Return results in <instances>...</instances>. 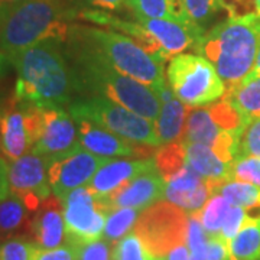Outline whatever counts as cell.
<instances>
[{
	"label": "cell",
	"mask_w": 260,
	"mask_h": 260,
	"mask_svg": "<svg viewBox=\"0 0 260 260\" xmlns=\"http://www.w3.org/2000/svg\"><path fill=\"white\" fill-rule=\"evenodd\" d=\"M207 260H230L229 242L221 234H208L207 247H205Z\"/></svg>",
	"instance_id": "39"
},
{
	"label": "cell",
	"mask_w": 260,
	"mask_h": 260,
	"mask_svg": "<svg viewBox=\"0 0 260 260\" xmlns=\"http://www.w3.org/2000/svg\"><path fill=\"white\" fill-rule=\"evenodd\" d=\"M143 243L135 233H129L121 240L113 244V260H152Z\"/></svg>",
	"instance_id": "32"
},
{
	"label": "cell",
	"mask_w": 260,
	"mask_h": 260,
	"mask_svg": "<svg viewBox=\"0 0 260 260\" xmlns=\"http://www.w3.org/2000/svg\"><path fill=\"white\" fill-rule=\"evenodd\" d=\"M182 5L189 22L203 30L208 19L221 8L220 0H182Z\"/></svg>",
	"instance_id": "34"
},
{
	"label": "cell",
	"mask_w": 260,
	"mask_h": 260,
	"mask_svg": "<svg viewBox=\"0 0 260 260\" xmlns=\"http://www.w3.org/2000/svg\"><path fill=\"white\" fill-rule=\"evenodd\" d=\"M87 41L121 74L146 84L158 94L168 87L164 75L165 62L149 54L135 39L120 32L90 28L87 29Z\"/></svg>",
	"instance_id": "5"
},
{
	"label": "cell",
	"mask_w": 260,
	"mask_h": 260,
	"mask_svg": "<svg viewBox=\"0 0 260 260\" xmlns=\"http://www.w3.org/2000/svg\"><path fill=\"white\" fill-rule=\"evenodd\" d=\"M185 145V164L200 177L211 182L214 191L218 192L224 182L230 181L232 165L221 159L210 146L201 143H184Z\"/></svg>",
	"instance_id": "21"
},
{
	"label": "cell",
	"mask_w": 260,
	"mask_h": 260,
	"mask_svg": "<svg viewBox=\"0 0 260 260\" xmlns=\"http://www.w3.org/2000/svg\"><path fill=\"white\" fill-rule=\"evenodd\" d=\"M29 237L39 249H54L67 242L64 218V201L51 195L32 214Z\"/></svg>",
	"instance_id": "19"
},
{
	"label": "cell",
	"mask_w": 260,
	"mask_h": 260,
	"mask_svg": "<svg viewBox=\"0 0 260 260\" xmlns=\"http://www.w3.org/2000/svg\"><path fill=\"white\" fill-rule=\"evenodd\" d=\"M138 22L158 44L167 61L194 47L195 42L205 34V30L189 22L169 19H138Z\"/></svg>",
	"instance_id": "15"
},
{
	"label": "cell",
	"mask_w": 260,
	"mask_h": 260,
	"mask_svg": "<svg viewBox=\"0 0 260 260\" xmlns=\"http://www.w3.org/2000/svg\"><path fill=\"white\" fill-rule=\"evenodd\" d=\"M230 207L232 204L224 198L223 195L215 192L208 198L204 207L198 213H195L207 234H221L224 218L229 213Z\"/></svg>",
	"instance_id": "29"
},
{
	"label": "cell",
	"mask_w": 260,
	"mask_h": 260,
	"mask_svg": "<svg viewBox=\"0 0 260 260\" xmlns=\"http://www.w3.org/2000/svg\"><path fill=\"white\" fill-rule=\"evenodd\" d=\"M37 130L34 104L0 113V150L10 160L32 153Z\"/></svg>",
	"instance_id": "13"
},
{
	"label": "cell",
	"mask_w": 260,
	"mask_h": 260,
	"mask_svg": "<svg viewBox=\"0 0 260 260\" xmlns=\"http://www.w3.org/2000/svg\"><path fill=\"white\" fill-rule=\"evenodd\" d=\"M249 217L250 215L247 214V211L244 208L237 207V205H232L229 213L225 215V218H224L223 227H221V236L227 242H230L233 237L239 233V230L242 229V225Z\"/></svg>",
	"instance_id": "38"
},
{
	"label": "cell",
	"mask_w": 260,
	"mask_h": 260,
	"mask_svg": "<svg viewBox=\"0 0 260 260\" xmlns=\"http://www.w3.org/2000/svg\"><path fill=\"white\" fill-rule=\"evenodd\" d=\"M139 215V210L136 208H113L107 215L103 237L112 244L117 243L129 234L138 221Z\"/></svg>",
	"instance_id": "28"
},
{
	"label": "cell",
	"mask_w": 260,
	"mask_h": 260,
	"mask_svg": "<svg viewBox=\"0 0 260 260\" xmlns=\"http://www.w3.org/2000/svg\"><path fill=\"white\" fill-rule=\"evenodd\" d=\"M95 6H100L104 9L117 10L120 9L123 5H126V0H90Z\"/></svg>",
	"instance_id": "43"
},
{
	"label": "cell",
	"mask_w": 260,
	"mask_h": 260,
	"mask_svg": "<svg viewBox=\"0 0 260 260\" xmlns=\"http://www.w3.org/2000/svg\"><path fill=\"white\" fill-rule=\"evenodd\" d=\"M189 214L169 201H159L140 213L133 233L153 257H167L186 244Z\"/></svg>",
	"instance_id": "8"
},
{
	"label": "cell",
	"mask_w": 260,
	"mask_h": 260,
	"mask_svg": "<svg viewBox=\"0 0 260 260\" xmlns=\"http://www.w3.org/2000/svg\"><path fill=\"white\" fill-rule=\"evenodd\" d=\"M34 107L37 113V130L32 153L51 160L80 146L74 119L61 106L34 104Z\"/></svg>",
	"instance_id": "10"
},
{
	"label": "cell",
	"mask_w": 260,
	"mask_h": 260,
	"mask_svg": "<svg viewBox=\"0 0 260 260\" xmlns=\"http://www.w3.org/2000/svg\"><path fill=\"white\" fill-rule=\"evenodd\" d=\"M9 194V165L6 162V159L0 156V201L8 198Z\"/></svg>",
	"instance_id": "41"
},
{
	"label": "cell",
	"mask_w": 260,
	"mask_h": 260,
	"mask_svg": "<svg viewBox=\"0 0 260 260\" xmlns=\"http://www.w3.org/2000/svg\"><path fill=\"white\" fill-rule=\"evenodd\" d=\"M152 260H165V259H164V257H153Z\"/></svg>",
	"instance_id": "49"
},
{
	"label": "cell",
	"mask_w": 260,
	"mask_h": 260,
	"mask_svg": "<svg viewBox=\"0 0 260 260\" xmlns=\"http://www.w3.org/2000/svg\"><path fill=\"white\" fill-rule=\"evenodd\" d=\"M16 68L15 94L20 102L61 106L70 100L74 77L67 65L59 41H44L9 59Z\"/></svg>",
	"instance_id": "1"
},
{
	"label": "cell",
	"mask_w": 260,
	"mask_h": 260,
	"mask_svg": "<svg viewBox=\"0 0 260 260\" xmlns=\"http://www.w3.org/2000/svg\"><path fill=\"white\" fill-rule=\"evenodd\" d=\"M194 48L214 65L229 91L254 67L260 48V16L229 18L201 35Z\"/></svg>",
	"instance_id": "2"
},
{
	"label": "cell",
	"mask_w": 260,
	"mask_h": 260,
	"mask_svg": "<svg viewBox=\"0 0 260 260\" xmlns=\"http://www.w3.org/2000/svg\"><path fill=\"white\" fill-rule=\"evenodd\" d=\"M8 62H10L9 58L5 55V54H2V52H0V75L5 73V70H6V65H8Z\"/></svg>",
	"instance_id": "44"
},
{
	"label": "cell",
	"mask_w": 260,
	"mask_h": 260,
	"mask_svg": "<svg viewBox=\"0 0 260 260\" xmlns=\"http://www.w3.org/2000/svg\"><path fill=\"white\" fill-rule=\"evenodd\" d=\"M253 155L260 158V117L250 120L243 129L237 155Z\"/></svg>",
	"instance_id": "37"
},
{
	"label": "cell",
	"mask_w": 260,
	"mask_h": 260,
	"mask_svg": "<svg viewBox=\"0 0 260 260\" xmlns=\"http://www.w3.org/2000/svg\"><path fill=\"white\" fill-rule=\"evenodd\" d=\"M224 99L239 110L246 123L260 117V75H247L230 88Z\"/></svg>",
	"instance_id": "24"
},
{
	"label": "cell",
	"mask_w": 260,
	"mask_h": 260,
	"mask_svg": "<svg viewBox=\"0 0 260 260\" xmlns=\"http://www.w3.org/2000/svg\"><path fill=\"white\" fill-rule=\"evenodd\" d=\"M70 114L74 119H85L110 130L124 139L140 146L156 148L160 140L155 121H150L106 97H90L70 106Z\"/></svg>",
	"instance_id": "7"
},
{
	"label": "cell",
	"mask_w": 260,
	"mask_h": 260,
	"mask_svg": "<svg viewBox=\"0 0 260 260\" xmlns=\"http://www.w3.org/2000/svg\"><path fill=\"white\" fill-rule=\"evenodd\" d=\"M207 233L197 214H189V225L186 236V247L191 254V260H207L205 247H207Z\"/></svg>",
	"instance_id": "35"
},
{
	"label": "cell",
	"mask_w": 260,
	"mask_h": 260,
	"mask_svg": "<svg viewBox=\"0 0 260 260\" xmlns=\"http://www.w3.org/2000/svg\"><path fill=\"white\" fill-rule=\"evenodd\" d=\"M38 249L26 237H13L0 243V260H34Z\"/></svg>",
	"instance_id": "33"
},
{
	"label": "cell",
	"mask_w": 260,
	"mask_h": 260,
	"mask_svg": "<svg viewBox=\"0 0 260 260\" xmlns=\"http://www.w3.org/2000/svg\"><path fill=\"white\" fill-rule=\"evenodd\" d=\"M155 164L158 168L159 174L167 182L171 177H174L182 168L186 167L185 164V145L182 140H177L168 145H162L155 155Z\"/></svg>",
	"instance_id": "30"
},
{
	"label": "cell",
	"mask_w": 260,
	"mask_h": 260,
	"mask_svg": "<svg viewBox=\"0 0 260 260\" xmlns=\"http://www.w3.org/2000/svg\"><path fill=\"white\" fill-rule=\"evenodd\" d=\"M213 194L215 191L211 182L200 177L189 167H185L168 179L164 198L181 207L188 214H195L204 207Z\"/></svg>",
	"instance_id": "17"
},
{
	"label": "cell",
	"mask_w": 260,
	"mask_h": 260,
	"mask_svg": "<svg viewBox=\"0 0 260 260\" xmlns=\"http://www.w3.org/2000/svg\"><path fill=\"white\" fill-rule=\"evenodd\" d=\"M253 2H254V12L257 16H260V0H253Z\"/></svg>",
	"instance_id": "48"
},
{
	"label": "cell",
	"mask_w": 260,
	"mask_h": 260,
	"mask_svg": "<svg viewBox=\"0 0 260 260\" xmlns=\"http://www.w3.org/2000/svg\"><path fill=\"white\" fill-rule=\"evenodd\" d=\"M80 67L83 70L84 84L91 90L148 120L155 121L158 119L162 109V100L158 93L146 84L121 74L94 48L81 54Z\"/></svg>",
	"instance_id": "4"
},
{
	"label": "cell",
	"mask_w": 260,
	"mask_h": 260,
	"mask_svg": "<svg viewBox=\"0 0 260 260\" xmlns=\"http://www.w3.org/2000/svg\"><path fill=\"white\" fill-rule=\"evenodd\" d=\"M77 260H113V244L104 237L74 246Z\"/></svg>",
	"instance_id": "36"
},
{
	"label": "cell",
	"mask_w": 260,
	"mask_h": 260,
	"mask_svg": "<svg viewBox=\"0 0 260 260\" xmlns=\"http://www.w3.org/2000/svg\"><path fill=\"white\" fill-rule=\"evenodd\" d=\"M48 165L49 160L37 153H26L9 165L10 194L18 197L32 214L52 195Z\"/></svg>",
	"instance_id": "12"
},
{
	"label": "cell",
	"mask_w": 260,
	"mask_h": 260,
	"mask_svg": "<svg viewBox=\"0 0 260 260\" xmlns=\"http://www.w3.org/2000/svg\"><path fill=\"white\" fill-rule=\"evenodd\" d=\"M62 201L68 244L78 246L103 237L107 215L113 210L106 198H99L87 186H81Z\"/></svg>",
	"instance_id": "9"
},
{
	"label": "cell",
	"mask_w": 260,
	"mask_h": 260,
	"mask_svg": "<svg viewBox=\"0 0 260 260\" xmlns=\"http://www.w3.org/2000/svg\"><path fill=\"white\" fill-rule=\"evenodd\" d=\"M168 83L178 100L188 107H201L224 99L225 84L204 56L181 54L168 67Z\"/></svg>",
	"instance_id": "6"
},
{
	"label": "cell",
	"mask_w": 260,
	"mask_h": 260,
	"mask_svg": "<svg viewBox=\"0 0 260 260\" xmlns=\"http://www.w3.org/2000/svg\"><path fill=\"white\" fill-rule=\"evenodd\" d=\"M249 75H260V48H259V52H257V56H256L254 67H253V70H251V73Z\"/></svg>",
	"instance_id": "45"
},
{
	"label": "cell",
	"mask_w": 260,
	"mask_h": 260,
	"mask_svg": "<svg viewBox=\"0 0 260 260\" xmlns=\"http://www.w3.org/2000/svg\"><path fill=\"white\" fill-rule=\"evenodd\" d=\"M71 10L64 0H23L8 6L0 26V52L13 58L44 41L64 42Z\"/></svg>",
	"instance_id": "3"
},
{
	"label": "cell",
	"mask_w": 260,
	"mask_h": 260,
	"mask_svg": "<svg viewBox=\"0 0 260 260\" xmlns=\"http://www.w3.org/2000/svg\"><path fill=\"white\" fill-rule=\"evenodd\" d=\"M32 213L18 197L9 194L0 201V242L13 237H28Z\"/></svg>",
	"instance_id": "22"
},
{
	"label": "cell",
	"mask_w": 260,
	"mask_h": 260,
	"mask_svg": "<svg viewBox=\"0 0 260 260\" xmlns=\"http://www.w3.org/2000/svg\"><path fill=\"white\" fill-rule=\"evenodd\" d=\"M240 133L224 130L214 120L211 112L207 107H189L185 129L182 135L184 143H201L210 146L214 152H223L236 143Z\"/></svg>",
	"instance_id": "18"
},
{
	"label": "cell",
	"mask_w": 260,
	"mask_h": 260,
	"mask_svg": "<svg viewBox=\"0 0 260 260\" xmlns=\"http://www.w3.org/2000/svg\"><path fill=\"white\" fill-rule=\"evenodd\" d=\"M165 185L167 182L159 174L155 164L127 184L120 186L106 200L112 208H136L142 211L164 198Z\"/></svg>",
	"instance_id": "14"
},
{
	"label": "cell",
	"mask_w": 260,
	"mask_h": 260,
	"mask_svg": "<svg viewBox=\"0 0 260 260\" xmlns=\"http://www.w3.org/2000/svg\"><path fill=\"white\" fill-rule=\"evenodd\" d=\"M23 0H0V3L6 5V6H10V5H16V3H20Z\"/></svg>",
	"instance_id": "47"
},
{
	"label": "cell",
	"mask_w": 260,
	"mask_h": 260,
	"mask_svg": "<svg viewBox=\"0 0 260 260\" xmlns=\"http://www.w3.org/2000/svg\"><path fill=\"white\" fill-rule=\"evenodd\" d=\"M126 5L135 13L136 19H169L189 22L182 0H126Z\"/></svg>",
	"instance_id": "25"
},
{
	"label": "cell",
	"mask_w": 260,
	"mask_h": 260,
	"mask_svg": "<svg viewBox=\"0 0 260 260\" xmlns=\"http://www.w3.org/2000/svg\"><path fill=\"white\" fill-rule=\"evenodd\" d=\"M155 165V159H112L104 164L87 184V188L99 198H107L114 194L120 186L127 184L143 171Z\"/></svg>",
	"instance_id": "20"
},
{
	"label": "cell",
	"mask_w": 260,
	"mask_h": 260,
	"mask_svg": "<svg viewBox=\"0 0 260 260\" xmlns=\"http://www.w3.org/2000/svg\"><path fill=\"white\" fill-rule=\"evenodd\" d=\"M188 112L189 107L175 97L164 102L158 119L155 120V127L160 145H168L182 139Z\"/></svg>",
	"instance_id": "23"
},
{
	"label": "cell",
	"mask_w": 260,
	"mask_h": 260,
	"mask_svg": "<svg viewBox=\"0 0 260 260\" xmlns=\"http://www.w3.org/2000/svg\"><path fill=\"white\" fill-rule=\"evenodd\" d=\"M6 10H8V6L3 5V3H0V26H2V23H3V19H5V15H6Z\"/></svg>",
	"instance_id": "46"
},
{
	"label": "cell",
	"mask_w": 260,
	"mask_h": 260,
	"mask_svg": "<svg viewBox=\"0 0 260 260\" xmlns=\"http://www.w3.org/2000/svg\"><path fill=\"white\" fill-rule=\"evenodd\" d=\"M165 260H191V254H189V250H188L186 244H182V246H179L177 249H174L165 257Z\"/></svg>",
	"instance_id": "42"
},
{
	"label": "cell",
	"mask_w": 260,
	"mask_h": 260,
	"mask_svg": "<svg viewBox=\"0 0 260 260\" xmlns=\"http://www.w3.org/2000/svg\"><path fill=\"white\" fill-rule=\"evenodd\" d=\"M221 194L232 205L244 208L250 217L260 218V188L239 181H227L220 186Z\"/></svg>",
	"instance_id": "27"
},
{
	"label": "cell",
	"mask_w": 260,
	"mask_h": 260,
	"mask_svg": "<svg viewBox=\"0 0 260 260\" xmlns=\"http://www.w3.org/2000/svg\"><path fill=\"white\" fill-rule=\"evenodd\" d=\"M74 119V117H73ZM77 126L78 142L85 150L103 158H135L140 155H148L139 145L121 138L110 130L97 126L95 123L85 119H74Z\"/></svg>",
	"instance_id": "16"
},
{
	"label": "cell",
	"mask_w": 260,
	"mask_h": 260,
	"mask_svg": "<svg viewBox=\"0 0 260 260\" xmlns=\"http://www.w3.org/2000/svg\"><path fill=\"white\" fill-rule=\"evenodd\" d=\"M34 260H77V250L68 243L54 249H38Z\"/></svg>",
	"instance_id": "40"
},
{
	"label": "cell",
	"mask_w": 260,
	"mask_h": 260,
	"mask_svg": "<svg viewBox=\"0 0 260 260\" xmlns=\"http://www.w3.org/2000/svg\"><path fill=\"white\" fill-rule=\"evenodd\" d=\"M230 260H260V218L249 217L229 242Z\"/></svg>",
	"instance_id": "26"
},
{
	"label": "cell",
	"mask_w": 260,
	"mask_h": 260,
	"mask_svg": "<svg viewBox=\"0 0 260 260\" xmlns=\"http://www.w3.org/2000/svg\"><path fill=\"white\" fill-rule=\"evenodd\" d=\"M112 158L97 156L80 145L74 150L49 160L48 179L52 194L64 200L77 188L85 186L100 168Z\"/></svg>",
	"instance_id": "11"
},
{
	"label": "cell",
	"mask_w": 260,
	"mask_h": 260,
	"mask_svg": "<svg viewBox=\"0 0 260 260\" xmlns=\"http://www.w3.org/2000/svg\"><path fill=\"white\" fill-rule=\"evenodd\" d=\"M230 181L247 182L260 188V158L239 153L232 165Z\"/></svg>",
	"instance_id": "31"
}]
</instances>
